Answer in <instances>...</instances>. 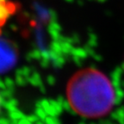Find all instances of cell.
Instances as JSON below:
<instances>
[{
  "label": "cell",
  "mask_w": 124,
  "mask_h": 124,
  "mask_svg": "<svg viewBox=\"0 0 124 124\" xmlns=\"http://www.w3.org/2000/svg\"><path fill=\"white\" fill-rule=\"evenodd\" d=\"M0 108H1V97H0Z\"/></svg>",
  "instance_id": "cell-4"
},
{
  "label": "cell",
  "mask_w": 124,
  "mask_h": 124,
  "mask_svg": "<svg viewBox=\"0 0 124 124\" xmlns=\"http://www.w3.org/2000/svg\"><path fill=\"white\" fill-rule=\"evenodd\" d=\"M18 60V50L15 43L0 36V73L9 72Z\"/></svg>",
  "instance_id": "cell-2"
},
{
  "label": "cell",
  "mask_w": 124,
  "mask_h": 124,
  "mask_svg": "<svg viewBox=\"0 0 124 124\" xmlns=\"http://www.w3.org/2000/svg\"><path fill=\"white\" fill-rule=\"evenodd\" d=\"M66 97L70 107L85 118L106 116L116 103V91L110 80L98 70H80L68 82Z\"/></svg>",
  "instance_id": "cell-1"
},
{
  "label": "cell",
  "mask_w": 124,
  "mask_h": 124,
  "mask_svg": "<svg viewBox=\"0 0 124 124\" xmlns=\"http://www.w3.org/2000/svg\"><path fill=\"white\" fill-rule=\"evenodd\" d=\"M15 11V4L10 1L0 0V26L4 24Z\"/></svg>",
  "instance_id": "cell-3"
}]
</instances>
